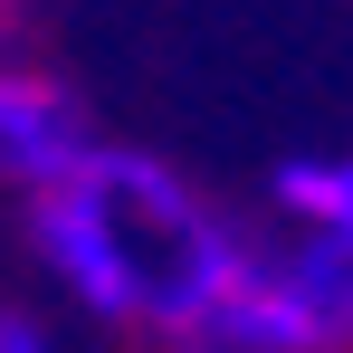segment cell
I'll return each mask as SVG.
<instances>
[{"mask_svg":"<svg viewBox=\"0 0 353 353\" xmlns=\"http://www.w3.org/2000/svg\"><path fill=\"white\" fill-rule=\"evenodd\" d=\"M39 258H48L96 315H134V305H143V258H134L124 210H115V191L96 172L39 191Z\"/></svg>","mask_w":353,"mask_h":353,"instance_id":"cell-1","label":"cell"},{"mask_svg":"<svg viewBox=\"0 0 353 353\" xmlns=\"http://www.w3.org/2000/svg\"><path fill=\"white\" fill-rule=\"evenodd\" d=\"M191 344H210V353H325L334 325H325V305H315V287L296 268H248L239 258L230 287L210 296V315L191 325Z\"/></svg>","mask_w":353,"mask_h":353,"instance_id":"cell-2","label":"cell"},{"mask_svg":"<svg viewBox=\"0 0 353 353\" xmlns=\"http://www.w3.org/2000/svg\"><path fill=\"white\" fill-rule=\"evenodd\" d=\"M0 163L29 181V191H48V181H77V172H86V163H96V143L77 134V115H67L48 86L0 77Z\"/></svg>","mask_w":353,"mask_h":353,"instance_id":"cell-3","label":"cell"},{"mask_svg":"<svg viewBox=\"0 0 353 353\" xmlns=\"http://www.w3.org/2000/svg\"><path fill=\"white\" fill-rule=\"evenodd\" d=\"M277 201L325 220L334 248H353V163H277Z\"/></svg>","mask_w":353,"mask_h":353,"instance_id":"cell-4","label":"cell"},{"mask_svg":"<svg viewBox=\"0 0 353 353\" xmlns=\"http://www.w3.org/2000/svg\"><path fill=\"white\" fill-rule=\"evenodd\" d=\"M0 353H58V344H48L29 315H0Z\"/></svg>","mask_w":353,"mask_h":353,"instance_id":"cell-5","label":"cell"}]
</instances>
